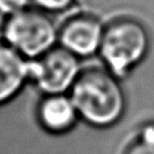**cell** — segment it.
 I'll list each match as a JSON object with an SVG mask.
<instances>
[{
    "instance_id": "6da1fadb",
    "label": "cell",
    "mask_w": 154,
    "mask_h": 154,
    "mask_svg": "<svg viewBox=\"0 0 154 154\" xmlns=\"http://www.w3.org/2000/svg\"><path fill=\"white\" fill-rule=\"evenodd\" d=\"M69 95L79 119L96 128L117 124L126 111L124 85L106 69L99 55L83 60V70Z\"/></svg>"
},
{
    "instance_id": "7a4b0ae2",
    "label": "cell",
    "mask_w": 154,
    "mask_h": 154,
    "mask_svg": "<svg viewBox=\"0 0 154 154\" xmlns=\"http://www.w3.org/2000/svg\"><path fill=\"white\" fill-rule=\"evenodd\" d=\"M149 46L146 25L136 18L120 17L105 26L97 55L106 69L122 81L147 57Z\"/></svg>"
},
{
    "instance_id": "3957f363",
    "label": "cell",
    "mask_w": 154,
    "mask_h": 154,
    "mask_svg": "<svg viewBox=\"0 0 154 154\" xmlns=\"http://www.w3.org/2000/svg\"><path fill=\"white\" fill-rule=\"evenodd\" d=\"M60 24L59 16L30 6L5 18L1 40L24 58L37 59L58 45Z\"/></svg>"
},
{
    "instance_id": "277c9868",
    "label": "cell",
    "mask_w": 154,
    "mask_h": 154,
    "mask_svg": "<svg viewBox=\"0 0 154 154\" xmlns=\"http://www.w3.org/2000/svg\"><path fill=\"white\" fill-rule=\"evenodd\" d=\"M83 70V60L57 45L30 60V81L45 95L69 94Z\"/></svg>"
},
{
    "instance_id": "5b68a950",
    "label": "cell",
    "mask_w": 154,
    "mask_h": 154,
    "mask_svg": "<svg viewBox=\"0 0 154 154\" xmlns=\"http://www.w3.org/2000/svg\"><path fill=\"white\" fill-rule=\"evenodd\" d=\"M106 24L90 13H75L63 19L58 45L82 60L97 55Z\"/></svg>"
},
{
    "instance_id": "8992f818",
    "label": "cell",
    "mask_w": 154,
    "mask_h": 154,
    "mask_svg": "<svg viewBox=\"0 0 154 154\" xmlns=\"http://www.w3.org/2000/svg\"><path fill=\"white\" fill-rule=\"evenodd\" d=\"M30 81V60L0 41V105L16 97Z\"/></svg>"
},
{
    "instance_id": "52a82bcc",
    "label": "cell",
    "mask_w": 154,
    "mask_h": 154,
    "mask_svg": "<svg viewBox=\"0 0 154 154\" xmlns=\"http://www.w3.org/2000/svg\"><path fill=\"white\" fill-rule=\"evenodd\" d=\"M38 120L49 132L70 131L79 120L78 112L69 94L43 95L38 103Z\"/></svg>"
},
{
    "instance_id": "ba28073f",
    "label": "cell",
    "mask_w": 154,
    "mask_h": 154,
    "mask_svg": "<svg viewBox=\"0 0 154 154\" xmlns=\"http://www.w3.org/2000/svg\"><path fill=\"white\" fill-rule=\"evenodd\" d=\"M77 0H31V5L53 16L67 12L76 5Z\"/></svg>"
},
{
    "instance_id": "9c48e42d",
    "label": "cell",
    "mask_w": 154,
    "mask_h": 154,
    "mask_svg": "<svg viewBox=\"0 0 154 154\" xmlns=\"http://www.w3.org/2000/svg\"><path fill=\"white\" fill-rule=\"evenodd\" d=\"M32 6L31 0H0V14L8 17Z\"/></svg>"
}]
</instances>
